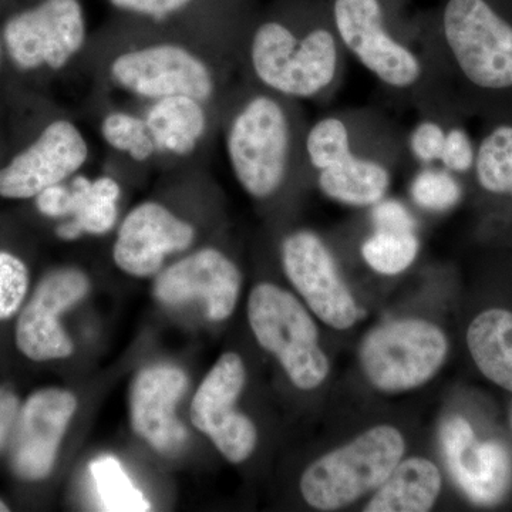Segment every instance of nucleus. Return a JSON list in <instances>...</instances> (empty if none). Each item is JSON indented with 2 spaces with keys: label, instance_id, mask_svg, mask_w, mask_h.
Listing matches in <instances>:
<instances>
[{
  "label": "nucleus",
  "instance_id": "5",
  "mask_svg": "<svg viewBox=\"0 0 512 512\" xmlns=\"http://www.w3.org/2000/svg\"><path fill=\"white\" fill-rule=\"evenodd\" d=\"M235 62L237 56L222 50L158 37L114 53L106 76L120 92L148 103L168 96H190L222 111L231 93L227 77Z\"/></svg>",
  "mask_w": 512,
  "mask_h": 512
},
{
  "label": "nucleus",
  "instance_id": "7",
  "mask_svg": "<svg viewBox=\"0 0 512 512\" xmlns=\"http://www.w3.org/2000/svg\"><path fill=\"white\" fill-rule=\"evenodd\" d=\"M248 320L256 342L278 359L298 389L315 390L325 382L330 365L318 328L292 293L266 282L256 285L249 295Z\"/></svg>",
  "mask_w": 512,
  "mask_h": 512
},
{
  "label": "nucleus",
  "instance_id": "3",
  "mask_svg": "<svg viewBox=\"0 0 512 512\" xmlns=\"http://www.w3.org/2000/svg\"><path fill=\"white\" fill-rule=\"evenodd\" d=\"M330 18L348 56L386 92L421 116L444 119L448 110L420 32L394 28L383 0H332Z\"/></svg>",
  "mask_w": 512,
  "mask_h": 512
},
{
  "label": "nucleus",
  "instance_id": "14",
  "mask_svg": "<svg viewBox=\"0 0 512 512\" xmlns=\"http://www.w3.org/2000/svg\"><path fill=\"white\" fill-rule=\"evenodd\" d=\"M76 409V397L56 387L39 390L26 400L9 440L10 466L16 476L25 481L50 476Z\"/></svg>",
  "mask_w": 512,
  "mask_h": 512
},
{
  "label": "nucleus",
  "instance_id": "9",
  "mask_svg": "<svg viewBox=\"0 0 512 512\" xmlns=\"http://www.w3.org/2000/svg\"><path fill=\"white\" fill-rule=\"evenodd\" d=\"M87 37L82 0H40L10 16L2 30L10 60L23 72L64 69L83 52Z\"/></svg>",
  "mask_w": 512,
  "mask_h": 512
},
{
  "label": "nucleus",
  "instance_id": "32",
  "mask_svg": "<svg viewBox=\"0 0 512 512\" xmlns=\"http://www.w3.org/2000/svg\"><path fill=\"white\" fill-rule=\"evenodd\" d=\"M477 150L471 137L460 126H447L440 165L453 174H466L473 170Z\"/></svg>",
  "mask_w": 512,
  "mask_h": 512
},
{
  "label": "nucleus",
  "instance_id": "29",
  "mask_svg": "<svg viewBox=\"0 0 512 512\" xmlns=\"http://www.w3.org/2000/svg\"><path fill=\"white\" fill-rule=\"evenodd\" d=\"M446 130L447 124L444 119L423 114L406 136V148L410 161L419 167L440 164Z\"/></svg>",
  "mask_w": 512,
  "mask_h": 512
},
{
  "label": "nucleus",
  "instance_id": "36",
  "mask_svg": "<svg viewBox=\"0 0 512 512\" xmlns=\"http://www.w3.org/2000/svg\"><path fill=\"white\" fill-rule=\"evenodd\" d=\"M2 55H3V45H2V39H0V67H2Z\"/></svg>",
  "mask_w": 512,
  "mask_h": 512
},
{
  "label": "nucleus",
  "instance_id": "4",
  "mask_svg": "<svg viewBox=\"0 0 512 512\" xmlns=\"http://www.w3.org/2000/svg\"><path fill=\"white\" fill-rule=\"evenodd\" d=\"M421 40L448 110L456 83L481 94L512 92V23L488 0H446L439 28Z\"/></svg>",
  "mask_w": 512,
  "mask_h": 512
},
{
  "label": "nucleus",
  "instance_id": "26",
  "mask_svg": "<svg viewBox=\"0 0 512 512\" xmlns=\"http://www.w3.org/2000/svg\"><path fill=\"white\" fill-rule=\"evenodd\" d=\"M363 259L380 275H399L409 269L420 252L417 232L373 229L360 247Z\"/></svg>",
  "mask_w": 512,
  "mask_h": 512
},
{
  "label": "nucleus",
  "instance_id": "6",
  "mask_svg": "<svg viewBox=\"0 0 512 512\" xmlns=\"http://www.w3.org/2000/svg\"><path fill=\"white\" fill-rule=\"evenodd\" d=\"M404 450L403 434L396 427H372L306 468L301 478L303 498L319 511L348 507L384 483L402 461Z\"/></svg>",
  "mask_w": 512,
  "mask_h": 512
},
{
  "label": "nucleus",
  "instance_id": "35",
  "mask_svg": "<svg viewBox=\"0 0 512 512\" xmlns=\"http://www.w3.org/2000/svg\"><path fill=\"white\" fill-rule=\"evenodd\" d=\"M6 511H9L8 505H6L5 503H3L2 500H0V512H6Z\"/></svg>",
  "mask_w": 512,
  "mask_h": 512
},
{
  "label": "nucleus",
  "instance_id": "28",
  "mask_svg": "<svg viewBox=\"0 0 512 512\" xmlns=\"http://www.w3.org/2000/svg\"><path fill=\"white\" fill-rule=\"evenodd\" d=\"M410 198L420 210L447 212L463 198V187L456 174L436 165L419 167L409 184Z\"/></svg>",
  "mask_w": 512,
  "mask_h": 512
},
{
  "label": "nucleus",
  "instance_id": "8",
  "mask_svg": "<svg viewBox=\"0 0 512 512\" xmlns=\"http://www.w3.org/2000/svg\"><path fill=\"white\" fill-rule=\"evenodd\" d=\"M447 352L446 335L429 320H393L377 326L363 340L360 365L376 389L403 393L433 379Z\"/></svg>",
  "mask_w": 512,
  "mask_h": 512
},
{
  "label": "nucleus",
  "instance_id": "31",
  "mask_svg": "<svg viewBox=\"0 0 512 512\" xmlns=\"http://www.w3.org/2000/svg\"><path fill=\"white\" fill-rule=\"evenodd\" d=\"M198 0H109L113 8L127 15L165 23L188 12Z\"/></svg>",
  "mask_w": 512,
  "mask_h": 512
},
{
  "label": "nucleus",
  "instance_id": "17",
  "mask_svg": "<svg viewBox=\"0 0 512 512\" xmlns=\"http://www.w3.org/2000/svg\"><path fill=\"white\" fill-rule=\"evenodd\" d=\"M194 225L157 201L138 204L121 222L113 258L121 271L137 278L157 274L167 256L194 244Z\"/></svg>",
  "mask_w": 512,
  "mask_h": 512
},
{
  "label": "nucleus",
  "instance_id": "11",
  "mask_svg": "<svg viewBox=\"0 0 512 512\" xmlns=\"http://www.w3.org/2000/svg\"><path fill=\"white\" fill-rule=\"evenodd\" d=\"M286 276L311 311L330 328L346 330L362 316L330 248L312 229H296L281 245Z\"/></svg>",
  "mask_w": 512,
  "mask_h": 512
},
{
  "label": "nucleus",
  "instance_id": "20",
  "mask_svg": "<svg viewBox=\"0 0 512 512\" xmlns=\"http://www.w3.org/2000/svg\"><path fill=\"white\" fill-rule=\"evenodd\" d=\"M183 370L170 365L147 367L131 387V424L141 439L165 456L183 450L187 430L178 420L177 403L187 390Z\"/></svg>",
  "mask_w": 512,
  "mask_h": 512
},
{
  "label": "nucleus",
  "instance_id": "23",
  "mask_svg": "<svg viewBox=\"0 0 512 512\" xmlns=\"http://www.w3.org/2000/svg\"><path fill=\"white\" fill-rule=\"evenodd\" d=\"M467 345L480 372L512 393V312L480 313L467 330Z\"/></svg>",
  "mask_w": 512,
  "mask_h": 512
},
{
  "label": "nucleus",
  "instance_id": "33",
  "mask_svg": "<svg viewBox=\"0 0 512 512\" xmlns=\"http://www.w3.org/2000/svg\"><path fill=\"white\" fill-rule=\"evenodd\" d=\"M370 220L373 229L396 232H417V221L412 211L396 198L384 197L372 205Z\"/></svg>",
  "mask_w": 512,
  "mask_h": 512
},
{
  "label": "nucleus",
  "instance_id": "12",
  "mask_svg": "<svg viewBox=\"0 0 512 512\" xmlns=\"http://www.w3.org/2000/svg\"><path fill=\"white\" fill-rule=\"evenodd\" d=\"M247 380L237 353H224L202 380L191 406L195 429L210 437L229 463H244L254 453L258 431L245 414L234 409Z\"/></svg>",
  "mask_w": 512,
  "mask_h": 512
},
{
  "label": "nucleus",
  "instance_id": "25",
  "mask_svg": "<svg viewBox=\"0 0 512 512\" xmlns=\"http://www.w3.org/2000/svg\"><path fill=\"white\" fill-rule=\"evenodd\" d=\"M100 134L111 150L126 154L136 163H147L158 156L156 144L143 114L111 110L101 120Z\"/></svg>",
  "mask_w": 512,
  "mask_h": 512
},
{
  "label": "nucleus",
  "instance_id": "1",
  "mask_svg": "<svg viewBox=\"0 0 512 512\" xmlns=\"http://www.w3.org/2000/svg\"><path fill=\"white\" fill-rule=\"evenodd\" d=\"M311 121L299 101L249 82L231 90L221 114L225 154L249 197L271 200L299 175H311L305 156Z\"/></svg>",
  "mask_w": 512,
  "mask_h": 512
},
{
  "label": "nucleus",
  "instance_id": "10",
  "mask_svg": "<svg viewBox=\"0 0 512 512\" xmlns=\"http://www.w3.org/2000/svg\"><path fill=\"white\" fill-rule=\"evenodd\" d=\"M409 160L400 138L384 131H363L353 133L312 178L329 200L349 207H372L389 192L394 170Z\"/></svg>",
  "mask_w": 512,
  "mask_h": 512
},
{
  "label": "nucleus",
  "instance_id": "24",
  "mask_svg": "<svg viewBox=\"0 0 512 512\" xmlns=\"http://www.w3.org/2000/svg\"><path fill=\"white\" fill-rule=\"evenodd\" d=\"M474 174L490 194L512 195V124H498L477 148Z\"/></svg>",
  "mask_w": 512,
  "mask_h": 512
},
{
  "label": "nucleus",
  "instance_id": "22",
  "mask_svg": "<svg viewBox=\"0 0 512 512\" xmlns=\"http://www.w3.org/2000/svg\"><path fill=\"white\" fill-rule=\"evenodd\" d=\"M439 467L424 457L400 461L377 488L366 512H426L436 504L441 491Z\"/></svg>",
  "mask_w": 512,
  "mask_h": 512
},
{
  "label": "nucleus",
  "instance_id": "15",
  "mask_svg": "<svg viewBox=\"0 0 512 512\" xmlns=\"http://www.w3.org/2000/svg\"><path fill=\"white\" fill-rule=\"evenodd\" d=\"M90 282L80 269L60 268L49 272L36 286L16 325V345L35 362L72 356L74 346L59 318L82 301Z\"/></svg>",
  "mask_w": 512,
  "mask_h": 512
},
{
  "label": "nucleus",
  "instance_id": "21",
  "mask_svg": "<svg viewBox=\"0 0 512 512\" xmlns=\"http://www.w3.org/2000/svg\"><path fill=\"white\" fill-rule=\"evenodd\" d=\"M222 111L190 96H168L151 101L143 114L158 154L192 156L207 140L212 123H221Z\"/></svg>",
  "mask_w": 512,
  "mask_h": 512
},
{
  "label": "nucleus",
  "instance_id": "27",
  "mask_svg": "<svg viewBox=\"0 0 512 512\" xmlns=\"http://www.w3.org/2000/svg\"><path fill=\"white\" fill-rule=\"evenodd\" d=\"M90 473L96 484L101 504L106 511H150L151 505L133 484L119 460L106 456L90 464Z\"/></svg>",
  "mask_w": 512,
  "mask_h": 512
},
{
  "label": "nucleus",
  "instance_id": "18",
  "mask_svg": "<svg viewBox=\"0 0 512 512\" xmlns=\"http://www.w3.org/2000/svg\"><path fill=\"white\" fill-rule=\"evenodd\" d=\"M120 198L121 185L113 175L92 178L77 173L46 188L35 200L40 214L64 220L57 225V237L74 241L83 235L109 234L119 218Z\"/></svg>",
  "mask_w": 512,
  "mask_h": 512
},
{
  "label": "nucleus",
  "instance_id": "2",
  "mask_svg": "<svg viewBox=\"0 0 512 512\" xmlns=\"http://www.w3.org/2000/svg\"><path fill=\"white\" fill-rule=\"evenodd\" d=\"M348 57L330 12L322 18L258 20L245 29L238 46L247 82L299 103L332 99Z\"/></svg>",
  "mask_w": 512,
  "mask_h": 512
},
{
  "label": "nucleus",
  "instance_id": "34",
  "mask_svg": "<svg viewBox=\"0 0 512 512\" xmlns=\"http://www.w3.org/2000/svg\"><path fill=\"white\" fill-rule=\"evenodd\" d=\"M20 410L18 396L0 387V451L9 443Z\"/></svg>",
  "mask_w": 512,
  "mask_h": 512
},
{
  "label": "nucleus",
  "instance_id": "13",
  "mask_svg": "<svg viewBox=\"0 0 512 512\" xmlns=\"http://www.w3.org/2000/svg\"><path fill=\"white\" fill-rule=\"evenodd\" d=\"M90 157L82 128L69 119H57L0 170V197L29 200L52 185L80 173Z\"/></svg>",
  "mask_w": 512,
  "mask_h": 512
},
{
  "label": "nucleus",
  "instance_id": "30",
  "mask_svg": "<svg viewBox=\"0 0 512 512\" xmlns=\"http://www.w3.org/2000/svg\"><path fill=\"white\" fill-rule=\"evenodd\" d=\"M29 288V272L18 256L0 251V319L19 311Z\"/></svg>",
  "mask_w": 512,
  "mask_h": 512
},
{
  "label": "nucleus",
  "instance_id": "16",
  "mask_svg": "<svg viewBox=\"0 0 512 512\" xmlns=\"http://www.w3.org/2000/svg\"><path fill=\"white\" fill-rule=\"evenodd\" d=\"M242 275L237 264L217 248H202L164 269L154 295L167 305L200 301L208 319H228L235 311Z\"/></svg>",
  "mask_w": 512,
  "mask_h": 512
},
{
  "label": "nucleus",
  "instance_id": "19",
  "mask_svg": "<svg viewBox=\"0 0 512 512\" xmlns=\"http://www.w3.org/2000/svg\"><path fill=\"white\" fill-rule=\"evenodd\" d=\"M441 444L451 476L476 504L491 505L510 487V454L497 441H478L463 417H451L441 427Z\"/></svg>",
  "mask_w": 512,
  "mask_h": 512
}]
</instances>
